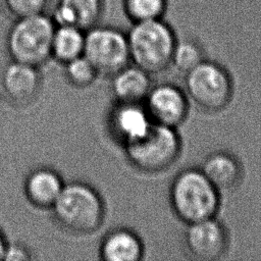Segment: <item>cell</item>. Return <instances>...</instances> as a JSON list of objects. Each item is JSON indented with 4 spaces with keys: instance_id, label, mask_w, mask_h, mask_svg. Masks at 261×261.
I'll return each mask as SVG.
<instances>
[{
    "instance_id": "277c9868",
    "label": "cell",
    "mask_w": 261,
    "mask_h": 261,
    "mask_svg": "<svg viewBox=\"0 0 261 261\" xmlns=\"http://www.w3.org/2000/svg\"><path fill=\"white\" fill-rule=\"evenodd\" d=\"M55 27L53 20L44 13L16 18L6 40L11 59L36 67L46 63L51 58Z\"/></svg>"
},
{
    "instance_id": "6da1fadb",
    "label": "cell",
    "mask_w": 261,
    "mask_h": 261,
    "mask_svg": "<svg viewBox=\"0 0 261 261\" xmlns=\"http://www.w3.org/2000/svg\"><path fill=\"white\" fill-rule=\"evenodd\" d=\"M51 209L58 224L75 234L95 232L104 222V202L100 194L86 182L64 184Z\"/></svg>"
},
{
    "instance_id": "30bf717a",
    "label": "cell",
    "mask_w": 261,
    "mask_h": 261,
    "mask_svg": "<svg viewBox=\"0 0 261 261\" xmlns=\"http://www.w3.org/2000/svg\"><path fill=\"white\" fill-rule=\"evenodd\" d=\"M186 244L196 259L212 261L224 254L227 236L224 227L212 217L190 223L186 232Z\"/></svg>"
},
{
    "instance_id": "5bb4252c",
    "label": "cell",
    "mask_w": 261,
    "mask_h": 261,
    "mask_svg": "<svg viewBox=\"0 0 261 261\" xmlns=\"http://www.w3.org/2000/svg\"><path fill=\"white\" fill-rule=\"evenodd\" d=\"M111 77V91L116 102L142 103L151 90L150 74L135 64H127Z\"/></svg>"
},
{
    "instance_id": "e0dca14e",
    "label": "cell",
    "mask_w": 261,
    "mask_h": 261,
    "mask_svg": "<svg viewBox=\"0 0 261 261\" xmlns=\"http://www.w3.org/2000/svg\"><path fill=\"white\" fill-rule=\"evenodd\" d=\"M85 31L73 25H56L51 45V57L65 64L84 55Z\"/></svg>"
},
{
    "instance_id": "ba28073f",
    "label": "cell",
    "mask_w": 261,
    "mask_h": 261,
    "mask_svg": "<svg viewBox=\"0 0 261 261\" xmlns=\"http://www.w3.org/2000/svg\"><path fill=\"white\" fill-rule=\"evenodd\" d=\"M0 89L5 99L14 106H27L39 95L41 74L39 67L11 61L0 75Z\"/></svg>"
},
{
    "instance_id": "52a82bcc",
    "label": "cell",
    "mask_w": 261,
    "mask_h": 261,
    "mask_svg": "<svg viewBox=\"0 0 261 261\" xmlns=\"http://www.w3.org/2000/svg\"><path fill=\"white\" fill-rule=\"evenodd\" d=\"M186 74L188 94L200 107L217 111L228 104L232 92L231 82L221 66L202 61Z\"/></svg>"
},
{
    "instance_id": "7402d4cb",
    "label": "cell",
    "mask_w": 261,
    "mask_h": 261,
    "mask_svg": "<svg viewBox=\"0 0 261 261\" xmlns=\"http://www.w3.org/2000/svg\"><path fill=\"white\" fill-rule=\"evenodd\" d=\"M30 258L29 251L23 246L17 244L8 245L4 256L5 260H27Z\"/></svg>"
},
{
    "instance_id": "44dd1931",
    "label": "cell",
    "mask_w": 261,
    "mask_h": 261,
    "mask_svg": "<svg viewBox=\"0 0 261 261\" xmlns=\"http://www.w3.org/2000/svg\"><path fill=\"white\" fill-rule=\"evenodd\" d=\"M48 0H5L7 9L16 18L43 14Z\"/></svg>"
},
{
    "instance_id": "2e32d148",
    "label": "cell",
    "mask_w": 261,
    "mask_h": 261,
    "mask_svg": "<svg viewBox=\"0 0 261 261\" xmlns=\"http://www.w3.org/2000/svg\"><path fill=\"white\" fill-rule=\"evenodd\" d=\"M201 171L218 191L233 188L242 174L237 159L223 152L209 155L204 161Z\"/></svg>"
},
{
    "instance_id": "8992f818",
    "label": "cell",
    "mask_w": 261,
    "mask_h": 261,
    "mask_svg": "<svg viewBox=\"0 0 261 261\" xmlns=\"http://www.w3.org/2000/svg\"><path fill=\"white\" fill-rule=\"evenodd\" d=\"M84 56L99 75L112 76L130 61L126 35L113 28L93 27L85 33Z\"/></svg>"
},
{
    "instance_id": "d6986e66",
    "label": "cell",
    "mask_w": 261,
    "mask_h": 261,
    "mask_svg": "<svg viewBox=\"0 0 261 261\" xmlns=\"http://www.w3.org/2000/svg\"><path fill=\"white\" fill-rule=\"evenodd\" d=\"M63 65L66 80L76 88L82 89L91 86L99 75L95 67L84 55Z\"/></svg>"
},
{
    "instance_id": "5b68a950",
    "label": "cell",
    "mask_w": 261,
    "mask_h": 261,
    "mask_svg": "<svg viewBox=\"0 0 261 261\" xmlns=\"http://www.w3.org/2000/svg\"><path fill=\"white\" fill-rule=\"evenodd\" d=\"M130 164L146 173L161 172L170 167L180 151V140L173 127L152 122L139 139L124 145Z\"/></svg>"
},
{
    "instance_id": "9c48e42d",
    "label": "cell",
    "mask_w": 261,
    "mask_h": 261,
    "mask_svg": "<svg viewBox=\"0 0 261 261\" xmlns=\"http://www.w3.org/2000/svg\"><path fill=\"white\" fill-rule=\"evenodd\" d=\"M145 103V108L155 123L174 128L187 116V99L182 92L172 85L164 84L151 88Z\"/></svg>"
},
{
    "instance_id": "3957f363",
    "label": "cell",
    "mask_w": 261,
    "mask_h": 261,
    "mask_svg": "<svg viewBox=\"0 0 261 261\" xmlns=\"http://www.w3.org/2000/svg\"><path fill=\"white\" fill-rule=\"evenodd\" d=\"M170 202L175 214L190 224L214 217L219 207L218 190L201 170L187 169L174 178Z\"/></svg>"
},
{
    "instance_id": "ac0fdd59",
    "label": "cell",
    "mask_w": 261,
    "mask_h": 261,
    "mask_svg": "<svg viewBox=\"0 0 261 261\" xmlns=\"http://www.w3.org/2000/svg\"><path fill=\"white\" fill-rule=\"evenodd\" d=\"M123 7L134 22L162 18L167 0H123Z\"/></svg>"
},
{
    "instance_id": "9a60e30c",
    "label": "cell",
    "mask_w": 261,
    "mask_h": 261,
    "mask_svg": "<svg viewBox=\"0 0 261 261\" xmlns=\"http://www.w3.org/2000/svg\"><path fill=\"white\" fill-rule=\"evenodd\" d=\"M101 12V0H59L51 19L55 25H73L86 32L95 27Z\"/></svg>"
},
{
    "instance_id": "8fae6325",
    "label": "cell",
    "mask_w": 261,
    "mask_h": 261,
    "mask_svg": "<svg viewBox=\"0 0 261 261\" xmlns=\"http://www.w3.org/2000/svg\"><path fill=\"white\" fill-rule=\"evenodd\" d=\"M152 122L146 108L141 103L116 102L109 115L111 133L123 145L142 137Z\"/></svg>"
},
{
    "instance_id": "603a6c76",
    "label": "cell",
    "mask_w": 261,
    "mask_h": 261,
    "mask_svg": "<svg viewBox=\"0 0 261 261\" xmlns=\"http://www.w3.org/2000/svg\"><path fill=\"white\" fill-rule=\"evenodd\" d=\"M7 242L2 233V231L0 230V260L4 259V256H5V252H6V249H7Z\"/></svg>"
},
{
    "instance_id": "7a4b0ae2",
    "label": "cell",
    "mask_w": 261,
    "mask_h": 261,
    "mask_svg": "<svg viewBox=\"0 0 261 261\" xmlns=\"http://www.w3.org/2000/svg\"><path fill=\"white\" fill-rule=\"evenodd\" d=\"M126 38L130 61L149 74L160 72L171 63L176 40L162 18L134 22Z\"/></svg>"
},
{
    "instance_id": "ffe728a7",
    "label": "cell",
    "mask_w": 261,
    "mask_h": 261,
    "mask_svg": "<svg viewBox=\"0 0 261 261\" xmlns=\"http://www.w3.org/2000/svg\"><path fill=\"white\" fill-rule=\"evenodd\" d=\"M203 61L201 49L192 41L176 42L171 62L181 72H189Z\"/></svg>"
},
{
    "instance_id": "4fadbf2b",
    "label": "cell",
    "mask_w": 261,
    "mask_h": 261,
    "mask_svg": "<svg viewBox=\"0 0 261 261\" xmlns=\"http://www.w3.org/2000/svg\"><path fill=\"white\" fill-rule=\"evenodd\" d=\"M143 253L144 248L139 236L125 227L108 231L99 248L100 257L104 261H139Z\"/></svg>"
},
{
    "instance_id": "7c38bea8",
    "label": "cell",
    "mask_w": 261,
    "mask_h": 261,
    "mask_svg": "<svg viewBox=\"0 0 261 261\" xmlns=\"http://www.w3.org/2000/svg\"><path fill=\"white\" fill-rule=\"evenodd\" d=\"M64 182L59 173L48 167H41L29 173L23 191L29 203L40 209H51L58 199Z\"/></svg>"
}]
</instances>
